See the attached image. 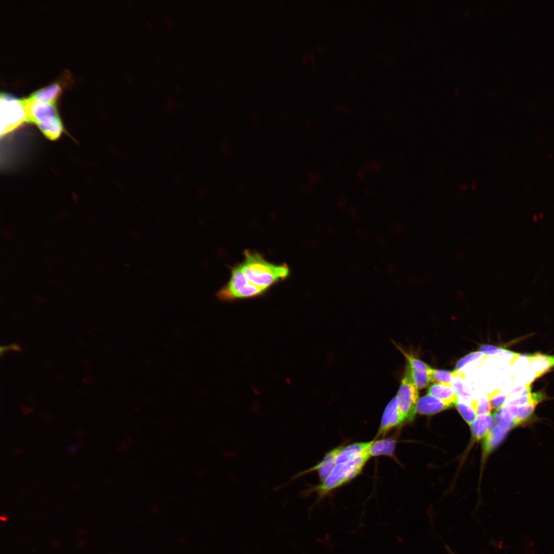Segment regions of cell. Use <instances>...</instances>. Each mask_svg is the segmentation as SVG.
Wrapping results in <instances>:
<instances>
[{
    "mask_svg": "<svg viewBox=\"0 0 554 554\" xmlns=\"http://www.w3.org/2000/svg\"><path fill=\"white\" fill-rule=\"evenodd\" d=\"M290 275L286 263H272L259 251L246 249L243 260L231 268L230 278L216 296L224 302L258 298Z\"/></svg>",
    "mask_w": 554,
    "mask_h": 554,
    "instance_id": "cell-1",
    "label": "cell"
},
{
    "mask_svg": "<svg viewBox=\"0 0 554 554\" xmlns=\"http://www.w3.org/2000/svg\"><path fill=\"white\" fill-rule=\"evenodd\" d=\"M370 458L367 452L352 460L337 464L324 481L311 486L305 493L315 492L320 500L359 475Z\"/></svg>",
    "mask_w": 554,
    "mask_h": 554,
    "instance_id": "cell-2",
    "label": "cell"
},
{
    "mask_svg": "<svg viewBox=\"0 0 554 554\" xmlns=\"http://www.w3.org/2000/svg\"><path fill=\"white\" fill-rule=\"evenodd\" d=\"M24 100L27 111L28 122L35 124L49 139H57L63 131V126L58 114L55 104L28 97Z\"/></svg>",
    "mask_w": 554,
    "mask_h": 554,
    "instance_id": "cell-3",
    "label": "cell"
},
{
    "mask_svg": "<svg viewBox=\"0 0 554 554\" xmlns=\"http://www.w3.org/2000/svg\"><path fill=\"white\" fill-rule=\"evenodd\" d=\"M1 135H6L28 122L24 98H17L9 93L0 94Z\"/></svg>",
    "mask_w": 554,
    "mask_h": 554,
    "instance_id": "cell-4",
    "label": "cell"
},
{
    "mask_svg": "<svg viewBox=\"0 0 554 554\" xmlns=\"http://www.w3.org/2000/svg\"><path fill=\"white\" fill-rule=\"evenodd\" d=\"M418 390L406 366L404 377L395 395L399 408L406 421H412L416 414V406L419 399Z\"/></svg>",
    "mask_w": 554,
    "mask_h": 554,
    "instance_id": "cell-5",
    "label": "cell"
},
{
    "mask_svg": "<svg viewBox=\"0 0 554 554\" xmlns=\"http://www.w3.org/2000/svg\"><path fill=\"white\" fill-rule=\"evenodd\" d=\"M405 421V418L399 408L397 398L395 396L384 410L376 438H384L391 429L401 425Z\"/></svg>",
    "mask_w": 554,
    "mask_h": 554,
    "instance_id": "cell-6",
    "label": "cell"
},
{
    "mask_svg": "<svg viewBox=\"0 0 554 554\" xmlns=\"http://www.w3.org/2000/svg\"><path fill=\"white\" fill-rule=\"evenodd\" d=\"M343 446L335 447L327 452L322 461L315 466L293 476L289 482L313 471H317L321 482L324 481L337 464V458Z\"/></svg>",
    "mask_w": 554,
    "mask_h": 554,
    "instance_id": "cell-7",
    "label": "cell"
},
{
    "mask_svg": "<svg viewBox=\"0 0 554 554\" xmlns=\"http://www.w3.org/2000/svg\"><path fill=\"white\" fill-rule=\"evenodd\" d=\"M428 394L439 399L449 408L459 401L458 394L451 385L434 383L429 387Z\"/></svg>",
    "mask_w": 554,
    "mask_h": 554,
    "instance_id": "cell-8",
    "label": "cell"
},
{
    "mask_svg": "<svg viewBox=\"0 0 554 554\" xmlns=\"http://www.w3.org/2000/svg\"><path fill=\"white\" fill-rule=\"evenodd\" d=\"M449 408L439 399L427 394L418 399L416 406V413L430 415Z\"/></svg>",
    "mask_w": 554,
    "mask_h": 554,
    "instance_id": "cell-9",
    "label": "cell"
},
{
    "mask_svg": "<svg viewBox=\"0 0 554 554\" xmlns=\"http://www.w3.org/2000/svg\"><path fill=\"white\" fill-rule=\"evenodd\" d=\"M525 357L534 370L535 378L541 377L554 367V355L536 352L525 355Z\"/></svg>",
    "mask_w": 554,
    "mask_h": 554,
    "instance_id": "cell-10",
    "label": "cell"
},
{
    "mask_svg": "<svg viewBox=\"0 0 554 554\" xmlns=\"http://www.w3.org/2000/svg\"><path fill=\"white\" fill-rule=\"evenodd\" d=\"M494 423L493 416L490 413L477 416L469 425L472 438L476 440L483 439L494 427Z\"/></svg>",
    "mask_w": 554,
    "mask_h": 554,
    "instance_id": "cell-11",
    "label": "cell"
},
{
    "mask_svg": "<svg viewBox=\"0 0 554 554\" xmlns=\"http://www.w3.org/2000/svg\"><path fill=\"white\" fill-rule=\"evenodd\" d=\"M396 443V440L393 437L373 440L368 453L370 457L385 456L395 459L394 453Z\"/></svg>",
    "mask_w": 554,
    "mask_h": 554,
    "instance_id": "cell-12",
    "label": "cell"
},
{
    "mask_svg": "<svg viewBox=\"0 0 554 554\" xmlns=\"http://www.w3.org/2000/svg\"><path fill=\"white\" fill-rule=\"evenodd\" d=\"M372 441L357 442L343 446L337 458V464L346 462L368 452Z\"/></svg>",
    "mask_w": 554,
    "mask_h": 554,
    "instance_id": "cell-13",
    "label": "cell"
},
{
    "mask_svg": "<svg viewBox=\"0 0 554 554\" xmlns=\"http://www.w3.org/2000/svg\"><path fill=\"white\" fill-rule=\"evenodd\" d=\"M61 90V86L60 83L53 82L34 91L28 97L31 99L55 104L56 99L60 94Z\"/></svg>",
    "mask_w": 554,
    "mask_h": 554,
    "instance_id": "cell-14",
    "label": "cell"
},
{
    "mask_svg": "<svg viewBox=\"0 0 554 554\" xmlns=\"http://www.w3.org/2000/svg\"><path fill=\"white\" fill-rule=\"evenodd\" d=\"M507 432L498 425L494 426L488 434L483 439L484 453L487 454L497 447L504 439Z\"/></svg>",
    "mask_w": 554,
    "mask_h": 554,
    "instance_id": "cell-15",
    "label": "cell"
},
{
    "mask_svg": "<svg viewBox=\"0 0 554 554\" xmlns=\"http://www.w3.org/2000/svg\"><path fill=\"white\" fill-rule=\"evenodd\" d=\"M485 356H486V355L478 351L470 352V353L460 359L457 362L456 365L454 370H453L455 374V377H458L464 379L465 377V374L461 372L462 368L467 364Z\"/></svg>",
    "mask_w": 554,
    "mask_h": 554,
    "instance_id": "cell-16",
    "label": "cell"
},
{
    "mask_svg": "<svg viewBox=\"0 0 554 554\" xmlns=\"http://www.w3.org/2000/svg\"><path fill=\"white\" fill-rule=\"evenodd\" d=\"M455 406L460 414L467 424L470 425L475 421L477 416L470 405L458 401Z\"/></svg>",
    "mask_w": 554,
    "mask_h": 554,
    "instance_id": "cell-17",
    "label": "cell"
},
{
    "mask_svg": "<svg viewBox=\"0 0 554 554\" xmlns=\"http://www.w3.org/2000/svg\"><path fill=\"white\" fill-rule=\"evenodd\" d=\"M452 377H454V371L432 369L431 371V382L451 385Z\"/></svg>",
    "mask_w": 554,
    "mask_h": 554,
    "instance_id": "cell-18",
    "label": "cell"
},
{
    "mask_svg": "<svg viewBox=\"0 0 554 554\" xmlns=\"http://www.w3.org/2000/svg\"><path fill=\"white\" fill-rule=\"evenodd\" d=\"M508 396L499 389H495L487 394V399L491 408L498 410L503 407Z\"/></svg>",
    "mask_w": 554,
    "mask_h": 554,
    "instance_id": "cell-19",
    "label": "cell"
},
{
    "mask_svg": "<svg viewBox=\"0 0 554 554\" xmlns=\"http://www.w3.org/2000/svg\"><path fill=\"white\" fill-rule=\"evenodd\" d=\"M536 405L533 404L518 406V413L513 423L515 426L525 422L533 414Z\"/></svg>",
    "mask_w": 554,
    "mask_h": 554,
    "instance_id": "cell-20",
    "label": "cell"
},
{
    "mask_svg": "<svg viewBox=\"0 0 554 554\" xmlns=\"http://www.w3.org/2000/svg\"><path fill=\"white\" fill-rule=\"evenodd\" d=\"M470 405L474 409L477 416L490 413L492 409L487 398L473 399Z\"/></svg>",
    "mask_w": 554,
    "mask_h": 554,
    "instance_id": "cell-21",
    "label": "cell"
},
{
    "mask_svg": "<svg viewBox=\"0 0 554 554\" xmlns=\"http://www.w3.org/2000/svg\"><path fill=\"white\" fill-rule=\"evenodd\" d=\"M222 147L223 152L226 155H229L230 154V153L231 152L230 148H229V145H228V144H227L226 143H223L222 144Z\"/></svg>",
    "mask_w": 554,
    "mask_h": 554,
    "instance_id": "cell-22",
    "label": "cell"
},
{
    "mask_svg": "<svg viewBox=\"0 0 554 554\" xmlns=\"http://www.w3.org/2000/svg\"><path fill=\"white\" fill-rule=\"evenodd\" d=\"M2 235L7 239H10L12 237V233L8 230H3L1 231Z\"/></svg>",
    "mask_w": 554,
    "mask_h": 554,
    "instance_id": "cell-23",
    "label": "cell"
},
{
    "mask_svg": "<svg viewBox=\"0 0 554 554\" xmlns=\"http://www.w3.org/2000/svg\"><path fill=\"white\" fill-rule=\"evenodd\" d=\"M34 300H35L36 302H38V301H40L41 302H42L43 301H44V299H43L42 298L39 297L38 296H34Z\"/></svg>",
    "mask_w": 554,
    "mask_h": 554,
    "instance_id": "cell-24",
    "label": "cell"
},
{
    "mask_svg": "<svg viewBox=\"0 0 554 554\" xmlns=\"http://www.w3.org/2000/svg\"><path fill=\"white\" fill-rule=\"evenodd\" d=\"M449 551H450V553L451 554H454V553H453L452 552H451V551L450 550H449Z\"/></svg>",
    "mask_w": 554,
    "mask_h": 554,
    "instance_id": "cell-25",
    "label": "cell"
}]
</instances>
